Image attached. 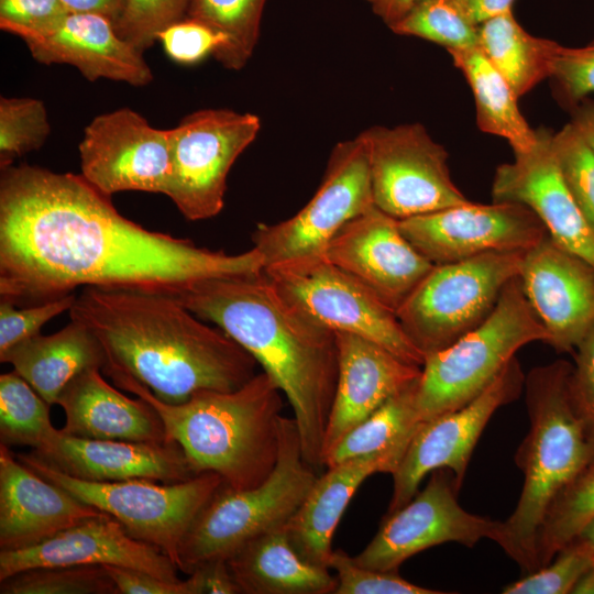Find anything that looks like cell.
Returning a JSON list of instances; mask_svg holds the SVG:
<instances>
[{"label": "cell", "instance_id": "obj_12", "mask_svg": "<svg viewBox=\"0 0 594 594\" xmlns=\"http://www.w3.org/2000/svg\"><path fill=\"white\" fill-rule=\"evenodd\" d=\"M263 271L324 327L366 338L402 360L422 366L425 356L406 336L396 312L323 256L283 262Z\"/></svg>", "mask_w": 594, "mask_h": 594}, {"label": "cell", "instance_id": "obj_29", "mask_svg": "<svg viewBox=\"0 0 594 594\" xmlns=\"http://www.w3.org/2000/svg\"><path fill=\"white\" fill-rule=\"evenodd\" d=\"M242 594H333L330 569L302 559L285 527L258 536L227 560Z\"/></svg>", "mask_w": 594, "mask_h": 594}, {"label": "cell", "instance_id": "obj_34", "mask_svg": "<svg viewBox=\"0 0 594 594\" xmlns=\"http://www.w3.org/2000/svg\"><path fill=\"white\" fill-rule=\"evenodd\" d=\"M594 518V460L556 497L541 524L537 557L539 568Z\"/></svg>", "mask_w": 594, "mask_h": 594}, {"label": "cell", "instance_id": "obj_42", "mask_svg": "<svg viewBox=\"0 0 594 594\" xmlns=\"http://www.w3.org/2000/svg\"><path fill=\"white\" fill-rule=\"evenodd\" d=\"M594 559L579 547L569 543L538 570L507 584L503 594H568L572 593Z\"/></svg>", "mask_w": 594, "mask_h": 594}, {"label": "cell", "instance_id": "obj_2", "mask_svg": "<svg viewBox=\"0 0 594 594\" xmlns=\"http://www.w3.org/2000/svg\"><path fill=\"white\" fill-rule=\"evenodd\" d=\"M68 311L99 341L103 373L128 375L166 404L234 391L257 374L243 346L172 296L88 286Z\"/></svg>", "mask_w": 594, "mask_h": 594}, {"label": "cell", "instance_id": "obj_51", "mask_svg": "<svg viewBox=\"0 0 594 594\" xmlns=\"http://www.w3.org/2000/svg\"><path fill=\"white\" fill-rule=\"evenodd\" d=\"M69 12L96 13L108 18L113 24L123 9L124 0H62Z\"/></svg>", "mask_w": 594, "mask_h": 594}, {"label": "cell", "instance_id": "obj_6", "mask_svg": "<svg viewBox=\"0 0 594 594\" xmlns=\"http://www.w3.org/2000/svg\"><path fill=\"white\" fill-rule=\"evenodd\" d=\"M316 479L304 459L295 419L282 416L278 457L270 476L252 488H218L179 544L178 570L189 575L207 563L228 560L251 540L285 527Z\"/></svg>", "mask_w": 594, "mask_h": 594}, {"label": "cell", "instance_id": "obj_7", "mask_svg": "<svg viewBox=\"0 0 594 594\" xmlns=\"http://www.w3.org/2000/svg\"><path fill=\"white\" fill-rule=\"evenodd\" d=\"M548 340L519 276L515 277L480 326L425 358L416 396L420 420L469 404L488 387L520 348Z\"/></svg>", "mask_w": 594, "mask_h": 594}, {"label": "cell", "instance_id": "obj_11", "mask_svg": "<svg viewBox=\"0 0 594 594\" xmlns=\"http://www.w3.org/2000/svg\"><path fill=\"white\" fill-rule=\"evenodd\" d=\"M261 127L260 117L251 112L201 109L169 129L172 176L166 196L187 220L219 215L229 172Z\"/></svg>", "mask_w": 594, "mask_h": 594}, {"label": "cell", "instance_id": "obj_10", "mask_svg": "<svg viewBox=\"0 0 594 594\" xmlns=\"http://www.w3.org/2000/svg\"><path fill=\"white\" fill-rule=\"evenodd\" d=\"M373 204L363 135L336 144L312 198L293 217L257 226L252 234L264 267L322 256L334 235Z\"/></svg>", "mask_w": 594, "mask_h": 594}, {"label": "cell", "instance_id": "obj_45", "mask_svg": "<svg viewBox=\"0 0 594 594\" xmlns=\"http://www.w3.org/2000/svg\"><path fill=\"white\" fill-rule=\"evenodd\" d=\"M157 41L170 59L184 65L196 64L217 53L223 45L219 33L188 16L163 30Z\"/></svg>", "mask_w": 594, "mask_h": 594}, {"label": "cell", "instance_id": "obj_3", "mask_svg": "<svg viewBox=\"0 0 594 594\" xmlns=\"http://www.w3.org/2000/svg\"><path fill=\"white\" fill-rule=\"evenodd\" d=\"M243 346L287 397L301 451L316 471L338 380L336 332L287 297L262 270L195 283L177 297Z\"/></svg>", "mask_w": 594, "mask_h": 594}, {"label": "cell", "instance_id": "obj_56", "mask_svg": "<svg viewBox=\"0 0 594 594\" xmlns=\"http://www.w3.org/2000/svg\"><path fill=\"white\" fill-rule=\"evenodd\" d=\"M369 1L371 4H374L375 2L380 1V0H366Z\"/></svg>", "mask_w": 594, "mask_h": 594}, {"label": "cell", "instance_id": "obj_32", "mask_svg": "<svg viewBox=\"0 0 594 594\" xmlns=\"http://www.w3.org/2000/svg\"><path fill=\"white\" fill-rule=\"evenodd\" d=\"M418 383L419 380L389 398L348 432L324 457L323 466L376 454L388 459L397 470L422 422L416 405Z\"/></svg>", "mask_w": 594, "mask_h": 594}, {"label": "cell", "instance_id": "obj_23", "mask_svg": "<svg viewBox=\"0 0 594 594\" xmlns=\"http://www.w3.org/2000/svg\"><path fill=\"white\" fill-rule=\"evenodd\" d=\"M338 380L322 446L332 448L389 398L420 378L421 366L358 334L336 332Z\"/></svg>", "mask_w": 594, "mask_h": 594}, {"label": "cell", "instance_id": "obj_26", "mask_svg": "<svg viewBox=\"0 0 594 594\" xmlns=\"http://www.w3.org/2000/svg\"><path fill=\"white\" fill-rule=\"evenodd\" d=\"M136 397L130 398L111 386L100 369H88L73 378L57 399L65 414L61 430L87 439L168 441L157 411Z\"/></svg>", "mask_w": 594, "mask_h": 594}, {"label": "cell", "instance_id": "obj_14", "mask_svg": "<svg viewBox=\"0 0 594 594\" xmlns=\"http://www.w3.org/2000/svg\"><path fill=\"white\" fill-rule=\"evenodd\" d=\"M422 491L387 514L378 531L353 560L362 566L398 571L410 557L446 542L474 547L481 539L496 541L501 524L463 509L452 472L439 469Z\"/></svg>", "mask_w": 594, "mask_h": 594}, {"label": "cell", "instance_id": "obj_18", "mask_svg": "<svg viewBox=\"0 0 594 594\" xmlns=\"http://www.w3.org/2000/svg\"><path fill=\"white\" fill-rule=\"evenodd\" d=\"M322 256L395 312L435 266L404 235L399 220L375 205L351 219Z\"/></svg>", "mask_w": 594, "mask_h": 594}, {"label": "cell", "instance_id": "obj_40", "mask_svg": "<svg viewBox=\"0 0 594 594\" xmlns=\"http://www.w3.org/2000/svg\"><path fill=\"white\" fill-rule=\"evenodd\" d=\"M190 0H124L120 16L113 24L118 35L144 53L167 26L187 15Z\"/></svg>", "mask_w": 594, "mask_h": 594}, {"label": "cell", "instance_id": "obj_54", "mask_svg": "<svg viewBox=\"0 0 594 594\" xmlns=\"http://www.w3.org/2000/svg\"><path fill=\"white\" fill-rule=\"evenodd\" d=\"M594 559V518L570 542Z\"/></svg>", "mask_w": 594, "mask_h": 594}, {"label": "cell", "instance_id": "obj_47", "mask_svg": "<svg viewBox=\"0 0 594 594\" xmlns=\"http://www.w3.org/2000/svg\"><path fill=\"white\" fill-rule=\"evenodd\" d=\"M117 594H195L191 580L167 581L151 573L120 565H103Z\"/></svg>", "mask_w": 594, "mask_h": 594}, {"label": "cell", "instance_id": "obj_39", "mask_svg": "<svg viewBox=\"0 0 594 594\" xmlns=\"http://www.w3.org/2000/svg\"><path fill=\"white\" fill-rule=\"evenodd\" d=\"M552 148L571 195L594 231V152L572 123L552 134Z\"/></svg>", "mask_w": 594, "mask_h": 594}, {"label": "cell", "instance_id": "obj_52", "mask_svg": "<svg viewBox=\"0 0 594 594\" xmlns=\"http://www.w3.org/2000/svg\"><path fill=\"white\" fill-rule=\"evenodd\" d=\"M572 125L594 152V99H584L570 110Z\"/></svg>", "mask_w": 594, "mask_h": 594}, {"label": "cell", "instance_id": "obj_19", "mask_svg": "<svg viewBox=\"0 0 594 594\" xmlns=\"http://www.w3.org/2000/svg\"><path fill=\"white\" fill-rule=\"evenodd\" d=\"M519 278L547 344L573 353L594 323V266L547 234L525 252Z\"/></svg>", "mask_w": 594, "mask_h": 594}, {"label": "cell", "instance_id": "obj_44", "mask_svg": "<svg viewBox=\"0 0 594 594\" xmlns=\"http://www.w3.org/2000/svg\"><path fill=\"white\" fill-rule=\"evenodd\" d=\"M76 296L73 293L43 304L21 307L0 300V354L40 334L46 322L72 308Z\"/></svg>", "mask_w": 594, "mask_h": 594}, {"label": "cell", "instance_id": "obj_50", "mask_svg": "<svg viewBox=\"0 0 594 594\" xmlns=\"http://www.w3.org/2000/svg\"><path fill=\"white\" fill-rule=\"evenodd\" d=\"M466 16L476 25L512 11L514 0H457Z\"/></svg>", "mask_w": 594, "mask_h": 594}, {"label": "cell", "instance_id": "obj_27", "mask_svg": "<svg viewBox=\"0 0 594 594\" xmlns=\"http://www.w3.org/2000/svg\"><path fill=\"white\" fill-rule=\"evenodd\" d=\"M327 469L317 476L285 530L302 559L329 569L334 530L355 491L369 476L393 474L396 468L388 459L370 454Z\"/></svg>", "mask_w": 594, "mask_h": 594}, {"label": "cell", "instance_id": "obj_35", "mask_svg": "<svg viewBox=\"0 0 594 594\" xmlns=\"http://www.w3.org/2000/svg\"><path fill=\"white\" fill-rule=\"evenodd\" d=\"M50 406L15 371L0 375L1 443L34 448L55 427Z\"/></svg>", "mask_w": 594, "mask_h": 594}, {"label": "cell", "instance_id": "obj_33", "mask_svg": "<svg viewBox=\"0 0 594 594\" xmlns=\"http://www.w3.org/2000/svg\"><path fill=\"white\" fill-rule=\"evenodd\" d=\"M267 0H190L187 15L198 20L223 40L213 57L227 69H242L258 42Z\"/></svg>", "mask_w": 594, "mask_h": 594}, {"label": "cell", "instance_id": "obj_36", "mask_svg": "<svg viewBox=\"0 0 594 594\" xmlns=\"http://www.w3.org/2000/svg\"><path fill=\"white\" fill-rule=\"evenodd\" d=\"M391 30L440 44L447 51L479 46V25L457 0H420Z\"/></svg>", "mask_w": 594, "mask_h": 594}, {"label": "cell", "instance_id": "obj_5", "mask_svg": "<svg viewBox=\"0 0 594 594\" xmlns=\"http://www.w3.org/2000/svg\"><path fill=\"white\" fill-rule=\"evenodd\" d=\"M572 367L558 360L525 376L530 427L515 455L524 485L495 542L526 573L539 569L538 535L552 502L594 460V418L573 394Z\"/></svg>", "mask_w": 594, "mask_h": 594}, {"label": "cell", "instance_id": "obj_16", "mask_svg": "<svg viewBox=\"0 0 594 594\" xmlns=\"http://www.w3.org/2000/svg\"><path fill=\"white\" fill-rule=\"evenodd\" d=\"M78 148L80 175L108 197L121 191H168L170 130L152 127L131 108L95 117Z\"/></svg>", "mask_w": 594, "mask_h": 594}, {"label": "cell", "instance_id": "obj_24", "mask_svg": "<svg viewBox=\"0 0 594 594\" xmlns=\"http://www.w3.org/2000/svg\"><path fill=\"white\" fill-rule=\"evenodd\" d=\"M13 35L26 44L36 62L74 66L90 81L103 78L141 87L153 80L143 53L123 41L113 23L100 14L69 12L48 31Z\"/></svg>", "mask_w": 594, "mask_h": 594}, {"label": "cell", "instance_id": "obj_1", "mask_svg": "<svg viewBox=\"0 0 594 594\" xmlns=\"http://www.w3.org/2000/svg\"><path fill=\"white\" fill-rule=\"evenodd\" d=\"M263 267L255 248L227 254L146 230L81 175L25 163L1 169L2 301L43 304L80 286L177 297L197 282Z\"/></svg>", "mask_w": 594, "mask_h": 594}, {"label": "cell", "instance_id": "obj_55", "mask_svg": "<svg viewBox=\"0 0 594 594\" xmlns=\"http://www.w3.org/2000/svg\"><path fill=\"white\" fill-rule=\"evenodd\" d=\"M572 593L594 594V563L580 578Z\"/></svg>", "mask_w": 594, "mask_h": 594}, {"label": "cell", "instance_id": "obj_28", "mask_svg": "<svg viewBox=\"0 0 594 594\" xmlns=\"http://www.w3.org/2000/svg\"><path fill=\"white\" fill-rule=\"evenodd\" d=\"M48 404L55 405L66 385L81 372L102 370L106 356L94 333L70 320L62 330L37 334L0 354Z\"/></svg>", "mask_w": 594, "mask_h": 594}, {"label": "cell", "instance_id": "obj_21", "mask_svg": "<svg viewBox=\"0 0 594 594\" xmlns=\"http://www.w3.org/2000/svg\"><path fill=\"white\" fill-rule=\"evenodd\" d=\"M55 565H120L179 581L178 568L168 556L132 538L103 512L34 547L0 550V580L24 570Z\"/></svg>", "mask_w": 594, "mask_h": 594}, {"label": "cell", "instance_id": "obj_20", "mask_svg": "<svg viewBox=\"0 0 594 594\" xmlns=\"http://www.w3.org/2000/svg\"><path fill=\"white\" fill-rule=\"evenodd\" d=\"M552 134L548 129H538L531 148L515 153L514 162L497 167L493 202L528 207L558 244L594 266V231L564 182L552 148Z\"/></svg>", "mask_w": 594, "mask_h": 594}, {"label": "cell", "instance_id": "obj_43", "mask_svg": "<svg viewBox=\"0 0 594 594\" xmlns=\"http://www.w3.org/2000/svg\"><path fill=\"white\" fill-rule=\"evenodd\" d=\"M549 79L553 96L569 111L594 94V40L582 47L560 45Z\"/></svg>", "mask_w": 594, "mask_h": 594}, {"label": "cell", "instance_id": "obj_30", "mask_svg": "<svg viewBox=\"0 0 594 594\" xmlns=\"http://www.w3.org/2000/svg\"><path fill=\"white\" fill-rule=\"evenodd\" d=\"M477 48L520 97L550 78L560 44L529 34L509 11L479 25Z\"/></svg>", "mask_w": 594, "mask_h": 594}, {"label": "cell", "instance_id": "obj_17", "mask_svg": "<svg viewBox=\"0 0 594 594\" xmlns=\"http://www.w3.org/2000/svg\"><path fill=\"white\" fill-rule=\"evenodd\" d=\"M399 227L435 265L490 252L527 251L549 234L534 211L514 202L470 201L399 220Z\"/></svg>", "mask_w": 594, "mask_h": 594}, {"label": "cell", "instance_id": "obj_38", "mask_svg": "<svg viewBox=\"0 0 594 594\" xmlns=\"http://www.w3.org/2000/svg\"><path fill=\"white\" fill-rule=\"evenodd\" d=\"M50 132L47 111L42 100L28 97H1V169L13 165L18 157L40 148Z\"/></svg>", "mask_w": 594, "mask_h": 594}, {"label": "cell", "instance_id": "obj_25", "mask_svg": "<svg viewBox=\"0 0 594 594\" xmlns=\"http://www.w3.org/2000/svg\"><path fill=\"white\" fill-rule=\"evenodd\" d=\"M100 513L40 476L0 443V550L34 547Z\"/></svg>", "mask_w": 594, "mask_h": 594}, {"label": "cell", "instance_id": "obj_41", "mask_svg": "<svg viewBox=\"0 0 594 594\" xmlns=\"http://www.w3.org/2000/svg\"><path fill=\"white\" fill-rule=\"evenodd\" d=\"M329 569L336 572L333 594H441L443 592L417 585L397 571H381L359 565L343 550L332 551Z\"/></svg>", "mask_w": 594, "mask_h": 594}, {"label": "cell", "instance_id": "obj_8", "mask_svg": "<svg viewBox=\"0 0 594 594\" xmlns=\"http://www.w3.org/2000/svg\"><path fill=\"white\" fill-rule=\"evenodd\" d=\"M15 457L43 479L117 519L134 539L161 549L176 564L188 528L223 484L213 472L178 483L147 479L97 482L67 475L33 452Z\"/></svg>", "mask_w": 594, "mask_h": 594}, {"label": "cell", "instance_id": "obj_31", "mask_svg": "<svg viewBox=\"0 0 594 594\" xmlns=\"http://www.w3.org/2000/svg\"><path fill=\"white\" fill-rule=\"evenodd\" d=\"M448 52L471 87L480 130L505 139L514 153L531 148L537 130L520 112L518 96L508 81L477 47Z\"/></svg>", "mask_w": 594, "mask_h": 594}, {"label": "cell", "instance_id": "obj_53", "mask_svg": "<svg viewBox=\"0 0 594 594\" xmlns=\"http://www.w3.org/2000/svg\"><path fill=\"white\" fill-rule=\"evenodd\" d=\"M420 0H380L372 4L374 13L389 28Z\"/></svg>", "mask_w": 594, "mask_h": 594}, {"label": "cell", "instance_id": "obj_9", "mask_svg": "<svg viewBox=\"0 0 594 594\" xmlns=\"http://www.w3.org/2000/svg\"><path fill=\"white\" fill-rule=\"evenodd\" d=\"M525 252H490L435 265L396 311L411 343L426 358L480 326L519 276Z\"/></svg>", "mask_w": 594, "mask_h": 594}, {"label": "cell", "instance_id": "obj_13", "mask_svg": "<svg viewBox=\"0 0 594 594\" xmlns=\"http://www.w3.org/2000/svg\"><path fill=\"white\" fill-rule=\"evenodd\" d=\"M361 134L373 204L385 213L403 220L471 201L451 178L447 151L422 124L374 125Z\"/></svg>", "mask_w": 594, "mask_h": 594}, {"label": "cell", "instance_id": "obj_15", "mask_svg": "<svg viewBox=\"0 0 594 594\" xmlns=\"http://www.w3.org/2000/svg\"><path fill=\"white\" fill-rule=\"evenodd\" d=\"M525 375L514 358L501 374L469 404L422 421L393 475L387 514L407 504L426 475L439 469L452 472L461 486L475 444L494 413L519 397Z\"/></svg>", "mask_w": 594, "mask_h": 594}, {"label": "cell", "instance_id": "obj_4", "mask_svg": "<svg viewBox=\"0 0 594 594\" xmlns=\"http://www.w3.org/2000/svg\"><path fill=\"white\" fill-rule=\"evenodd\" d=\"M160 415L168 441L179 444L196 475L213 472L234 490L263 483L279 450L283 392L265 372L230 391H200L182 404H166L132 377L105 373Z\"/></svg>", "mask_w": 594, "mask_h": 594}, {"label": "cell", "instance_id": "obj_22", "mask_svg": "<svg viewBox=\"0 0 594 594\" xmlns=\"http://www.w3.org/2000/svg\"><path fill=\"white\" fill-rule=\"evenodd\" d=\"M32 452L58 471L86 481L147 479L178 483L196 476L174 441L87 439L54 428Z\"/></svg>", "mask_w": 594, "mask_h": 594}, {"label": "cell", "instance_id": "obj_37", "mask_svg": "<svg viewBox=\"0 0 594 594\" xmlns=\"http://www.w3.org/2000/svg\"><path fill=\"white\" fill-rule=\"evenodd\" d=\"M0 594H117L103 565H55L0 580Z\"/></svg>", "mask_w": 594, "mask_h": 594}, {"label": "cell", "instance_id": "obj_49", "mask_svg": "<svg viewBox=\"0 0 594 594\" xmlns=\"http://www.w3.org/2000/svg\"><path fill=\"white\" fill-rule=\"evenodd\" d=\"M195 594H242L227 560L207 563L191 574Z\"/></svg>", "mask_w": 594, "mask_h": 594}, {"label": "cell", "instance_id": "obj_46", "mask_svg": "<svg viewBox=\"0 0 594 594\" xmlns=\"http://www.w3.org/2000/svg\"><path fill=\"white\" fill-rule=\"evenodd\" d=\"M69 13L62 0H0V28L14 34L19 31L45 32Z\"/></svg>", "mask_w": 594, "mask_h": 594}, {"label": "cell", "instance_id": "obj_48", "mask_svg": "<svg viewBox=\"0 0 594 594\" xmlns=\"http://www.w3.org/2000/svg\"><path fill=\"white\" fill-rule=\"evenodd\" d=\"M573 353L571 387L581 406L594 418V323Z\"/></svg>", "mask_w": 594, "mask_h": 594}]
</instances>
